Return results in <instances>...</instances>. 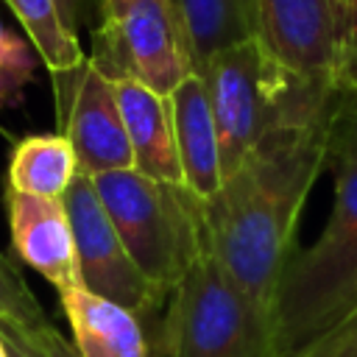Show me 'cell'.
<instances>
[{
	"label": "cell",
	"instance_id": "1",
	"mask_svg": "<svg viewBox=\"0 0 357 357\" xmlns=\"http://www.w3.org/2000/svg\"><path fill=\"white\" fill-rule=\"evenodd\" d=\"M332 117L273 126L223 178L220 192L201 204L206 251L268 315L282 271L296 251L304 201L329 165Z\"/></svg>",
	"mask_w": 357,
	"mask_h": 357
},
{
	"label": "cell",
	"instance_id": "2",
	"mask_svg": "<svg viewBox=\"0 0 357 357\" xmlns=\"http://www.w3.org/2000/svg\"><path fill=\"white\" fill-rule=\"evenodd\" d=\"M335 198L321 234L296 248L273 296L276 357H298L357 312V153L337 156Z\"/></svg>",
	"mask_w": 357,
	"mask_h": 357
},
{
	"label": "cell",
	"instance_id": "3",
	"mask_svg": "<svg viewBox=\"0 0 357 357\" xmlns=\"http://www.w3.org/2000/svg\"><path fill=\"white\" fill-rule=\"evenodd\" d=\"M92 184L134 265L170 296L206 251L201 201L184 187L148 178L134 167L92 176Z\"/></svg>",
	"mask_w": 357,
	"mask_h": 357
},
{
	"label": "cell",
	"instance_id": "4",
	"mask_svg": "<svg viewBox=\"0 0 357 357\" xmlns=\"http://www.w3.org/2000/svg\"><path fill=\"white\" fill-rule=\"evenodd\" d=\"M162 357H276L273 324L204 251L159 318Z\"/></svg>",
	"mask_w": 357,
	"mask_h": 357
},
{
	"label": "cell",
	"instance_id": "5",
	"mask_svg": "<svg viewBox=\"0 0 357 357\" xmlns=\"http://www.w3.org/2000/svg\"><path fill=\"white\" fill-rule=\"evenodd\" d=\"M254 39L307 112H335L343 84L337 0H251Z\"/></svg>",
	"mask_w": 357,
	"mask_h": 357
},
{
	"label": "cell",
	"instance_id": "6",
	"mask_svg": "<svg viewBox=\"0 0 357 357\" xmlns=\"http://www.w3.org/2000/svg\"><path fill=\"white\" fill-rule=\"evenodd\" d=\"M212 106L223 178L231 176L257 142L279 123H304L315 117H329L335 112H307L301 109L284 81L273 73L262 56L257 39L231 45L212 59H206L198 73Z\"/></svg>",
	"mask_w": 357,
	"mask_h": 357
},
{
	"label": "cell",
	"instance_id": "7",
	"mask_svg": "<svg viewBox=\"0 0 357 357\" xmlns=\"http://www.w3.org/2000/svg\"><path fill=\"white\" fill-rule=\"evenodd\" d=\"M89 61L109 78H134L170 98L195 73L178 0H128L95 28Z\"/></svg>",
	"mask_w": 357,
	"mask_h": 357
},
{
	"label": "cell",
	"instance_id": "8",
	"mask_svg": "<svg viewBox=\"0 0 357 357\" xmlns=\"http://www.w3.org/2000/svg\"><path fill=\"white\" fill-rule=\"evenodd\" d=\"M61 201L75 237L81 287L131 310L145 324H151L165 310L167 296L156 290L134 265L106 206L95 192L92 178L78 173Z\"/></svg>",
	"mask_w": 357,
	"mask_h": 357
},
{
	"label": "cell",
	"instance_id": "9",
	"mask_svg": "<svg viewBox=\"0 0 357 357\" xmlns=\"http://www.w3.org/2000/svg\"><path fill=\"white\" fill-rule=\"evenodd\" d=\"M61 134L70 139L78 173L100 176L112 170H131L134 156L120 114L114 78L86 61L64 75H53Z\"/></svg>",
	"mask_w": 357,
	"mask_h": 357
},
{
	"label": "cell",
	"instance_id": "10",
	"mask_svg": "<svg viewBox=\"0 0 357 357\" xmlns=\"http://www.w3.org/2000/svg\"><path fill=\"white\" fill-rule=\"evenodd\" d=\"M6 212L14 254L47 279L59 296L81 287L75 237L64 201L6 190Z\"/></svg>",
	"mask_w": 357,
	"mask_h": 357
},
{
	"label": "cell",
	"instance_id": "11",
	"mask_svg": "<svg viewBox=\"0 0 357 357\" xmlns=\"http://www.w3.org/2000/svg\"><path fill=\"white\" fill-rule=\"evenodd\" d=\"M170 117L181 165V187L201 204L212 201L223 187V165L218 128L201 75L192 73L170 92Z\"/></svg>",
	"mask_w": 357,
	"mask_h": 357
},
{
	"label": "cell",
	"instance_id": "12",
	"mask_svg": "<svg viewBox=\"0 0 357 357\" xmlns=\"http://www.w3.org/2000/svg\"><path fill=\"white\" fill-rule=\"evenodd\" d=\"M114 89L134 156V170L148 178L181 187V165L173 137L170 98L142 86L134 78H114Z\"/></svg>",
	"mask_w": 357,
	"mask_h": 357
},
{
	"label": "cell",
	"instance_id": "13",
	"mask_svg": "<svg viewBox=\"0 0 357 357\" xmlns=\"http://www.w3.org/2000/svg\"><path fill=\"white\" fill-rule=\"evenodd\" d=\"M78 357H151L148 324L131 310L84 287L59 296Z\"/></svg>",
	"mask_w": 357,
	"mask_h": 357
},
{
	"label": "cell",
	"instance_id": "14",
	"mask_svg": "<svg viewBox=\"0 0 357 357\" xmlns=\"http://www.w3.org/2000/svg\"><path fill=\"white\" fill-rule=\"evenodd\" d=\"M78 176V159L64 134H31L17 139L6 181L8 190L42 198H64Z\"/></svg>",
	"mask_w": 357,
	"mask_h": 357
},
{
	"label": "cell",
	"instance_id": "15",
	"mask_svg": "<svg viewBox=\"0 0 357 357\" xmlns=\"http://www.w3.org/2000/svg\"><path fill=\"white\" fill-rule=\"evenodd\" d=\"M195 73L215 53L254 36L251 0H178Z\"/></svg>",
	"mask_w": 357,
	"mask_h": 357
},
{
	"label": "cell",
	"instance_id": "16",
	"mask_svg": "<svg viewBox=\"0 0 357 357\" xmlns=\"http://www.w3.org/2000/svg\"><path fill=\"white\" fill-rule=\"evenodd\" d=\"M14 20L22 25L33 53L50 70V75H64L86 61L78 36L64 25L56 0H3Z\"/></svg>",
	"mask_w": 357,
	"mask_h": 357
},
{
	"label": "cell",
	"instance_id": "17",
	"mask_svg": "<svg viewBox=\"0 0 357 357\" xmlns=\"http://www.w3.org/2000/svg\"><path fill=\"white\" fill-rule=\"evenodd\" d=\"M0 321H11L20 326L45 324L47 315L39 307L33 290L25 284L17 262L0 251Z\"/></svg>",
	"mask_w": 357,
	"mask_h": 357
},
{
	"label": "cell",
	"instance_id": "18",
	"mask_svg": "<svg viewBox=\"0 0 357 357\" xmlns=\"http://www.w3.org/2000/svg\"><path fill=\"white\" fill-rule=\"evenodd\" d=\"M31 70H33L31 47L22 39L11 36L0 22V106H6L8 98H14L22 89Z\"/></svg>",
	"mask_w": 357,
	"mask_h": 357
},
{
	"label": "cell",
	"instance_id": "19",
	"mask_svg": "<svg viewBox=\"0 0 357 357\" xmlns=\"http://www.w3.org/2000/svg\"><path fill=\"white\" fill-rule=\"evenodd\" d=\"M0 329L11 332L20 343H25L36 357H78L75 346L50 324H36V326H20L11 321H0Z\"/></svg>",
	"mask_w": 357,
	"mask_h": 357
},
{
	"label": "cell",
	"instance_id": "20",
	"mask_svg": "<svg viewBox=\"0 0 357 357\" xmlns=\"http://www.w3.org/2000/svg\"><path fill=\"white\" fill-rule=\"evenodd\" d=\"M357 153V89L337 98V109L332 117V139H329V162L337 156Z\"/></svg>",
	"mask_w": 357,
	"mask_h": 357
},
{
	"label": "cell",
	"instance_id": "21",
	"mask_svg": "<svg viewBox=\"0 0 357 357\" xmlns=\"http://www.w3.org/2000/svg\"><path fill=\"white\" fill-rule=\"evenodd\" d=\"M343 25V84L340 95L357 89V0H337Z\"/></svg>",
	"mask_w": 357,
	"mask_h": 357
},
{
	"label": "cell",
	"instance_id": "22",
	"mask_svg": "<svg viewBox=\"0 0 357 357\" xmlns=\"http://www.w3.org/2000/svg\"><path fill=\"white\" fill-rule=\"evenodd\" d=\"M298 357H357V312L324 337H318Z\"/></svg>",
	"mask_w": 357,
	"mask_h": 357
},
{
	"label": "cell",
	"instance_id": "23",
	"mask_svg": "<svg viewBox=\"0 0 357 357\" xmlns=\"http://www.w3.org/2000/svg\"><path fill=\"white\" fill-rule=\"evenodd\" d=\"M64 25L78 36V31L89 22L98 20L100 22V0H56Z\"/></svg>",
	"mask_w": 357,
	"mask_h": 357
},
{
	"label": "cell",
	"instance_id": "24",
	"mask_svg": "<svg viewBox=\"0 0 357 357\" xmlns=\"http://www.w3.org/2000/svg\"><path fill=\"white\" fill-rule=\"evenodd\" d=\"M0 335H3V340H6V349H8V357H36L25 343H20L11 332H6V329H0Z\"/></svg>",
	"mask_w": 357,
	"mask_h": 357
},
{
	"label": "cell",
	"instance_id": "25",
	"mask_svg": "<svg viewBox=\"0 0 357 357\" xmlns=\"http://www.w3.org/2000/svg\"><path fill=\"white\" fill-rule=\"evenodd\" d=\"M128 0H100V22H106V20H112V17H117L120 14V8L126 6ZM98 22V25H100ZM95 25V28H98Z\"/></svg>",
	"mask_w": 357,
	"mask_h": 357
},
{
	"label": "cell",
	"instance_id": "26",
	"mask_svg": "<svg viewBox=\"0 0 357 357\" xmlns=\"http://www.w3.org/2000/svg\"><path fill=\"white\" fill-rule=\"evenodd\" d=\"M0 357H8V349H6V340H3V335H0Z\"/></svg>",
	"mask_w": 357,
	"mask_h": 357
}]
</instances>
